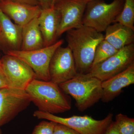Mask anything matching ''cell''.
<instances>
[{
    "label": "cell",
    "instance_id": "cell-22",
    "mask_svg": "<svg viewBox=\"0 0 134 134\" xmlns=\"http://www.w3.org/2000/svg\"><path fill=\"white\" fill-rule=\"evenodd\" d=\"M53 134H80L74 130L65 125L56 123Z\"/></svg>",
    "mask_w": 134,
    "mask_h": 134
},
{
    "label": "cell",
    "instance_id": "cell-7",
    "mask_svg": "<svg viewBox=\"0 0 134 134\" xmlns=\"http://www.w3.org/2000/svg\"><path fill=\"white\" fill-rule=\"evenodd\" d=\"M134 63V44L132 43L103 62L92 66L88 74L102 82L122 72Z\"/></svg>",
    "mask_w": 134,
    "mask_h": 134
},
{
    "label": "cell",
    "instance_id": "cell-11",
    "mask_svg": "<svg viewBox=\"0 0 134 134\" xmlns=\"http://www.w3.org/2000/svg\"><path fill=\"white\" fill-rule=\"evenodd\" d=\"M50 81L60 84L72 79L78 73L72 52L67 46L59 47L51 59L49 68Z\"/></svg>",
    "mask_w": 134,
    "mask_h": 134
},
{
    "label": "cell",
    "instance_id": "cell-26",
    "mask_svg": "<svg viewBox=\"0 0 134 134\" xmlns=\"http://www.w3.org/2000/svg\"><path fill=\"white\" fill-rule=\"evenodd\" d=\"M39 5L41 8L43 9L50 7V0H37Z\"/></svg>",
    "mask_w": 134,
    "mask_h": 134
},
{
    "label": "cell",
    "instance_id": "cell-13",
    "mask_svg": "<svg viewBox=\"0 0 134 134\" xmlns=\"http://www.w3.org/2000/svg\"><path fill=\"white\" fill-rule=\"evenodd\" d=\"M134 83V63L122 72L102 82L103 96L101 100L108 103L123 91L122 90Z\"/></svg>",
    "mask_w": 134,
    "mask_h": 134
},
{
    "label": "cell",
    "instance_id": "cell-4",
    "mask_svg": "<svg viewBox=\"0 0 134 134\" xmlns=\"http://www.w3.org/2000/svg\"><path fill=\"white\" fill-rule=\"evenodd\" d=\"M124 0H114L107 3L103 0H95L87 3L83 18V25L99 32L114 23L122 10Z\"/></svg>",
    "mask_w": 134,
    "mask_h": 134
},
{
    "label": "cell",
    "instance_id": "cell-24",
    "mask_svg": "<svg viewBox=\"0 0 134 134\" xmlns=\"http://www.w3.org/2000/svg\"><path fill=\"white\" fill-rule=\"evenodd\" d=\"M104 134H120L114 121L111 122Z\"/></svg>",
    "mask_w": 134,
    "mask_h": 134
},
{
    "label": "cell",
    "instance_id": "cell-1",
    "mask_svg": "<svg viewBox=\"0 0 134 134\" xmlns=\"http://www.w3.org/2000/svg\"><path fill=\"white\" fill-rule=\"evenodd\" d=\"M66 32L68 46L72 52L77 73L88 74L92 67L96 48L104 36L83 25Z\"/></svg>",
    "mask_w": 134,
    "mask_h": 134
},
{
    "label": "cell",
    "instance_id": "cell-29",
    "mask_svg": "<svg viewBox=\"0 0 134 134\" xmlns=\"http://www.w3.org/2000/svg\"><path fill=\"white\" fill-rule=\"evenodd\" d=\"M0 134H3V132H2V130L1 128H0Z\"/></svg>",
    "mask_w": 134,
    "mask_h": 134
},
{
    "label": "cell",
    "instance_id": "cell-5",
    "mask_svg": "<svg viewBox=\"0 0 134 134\" xmlns=\"http://www.w3.org/2000/svg\"><path fill=\"white\" fill-rule=\"evenodd\" d=\"M33 115L39 119L48 120L65 125L80 134H104L113 121V115L110 113L104 119L97 120L88 115L60 117L38 110L34 113Z\"/></svg>",
    "mask_w": 134,
    "mask_h": 134
},
{
    "label": "cell",
    "instance_id": "cell-28",
    "mask_svg": "<svg viewBox=\"0 0 134 134\" xmlns=\"http://www.w3.org/2000/svg\"><path fill=\"white\" fill-rule=\"evenodd\" d=\"M83 1H85L87 3L90 2L92 1H95V0H83Z\"/></svg>",
    "mask_w": 134,
    "mask_h": 134
},
{
    "label": "cell",
    "instance_id": "cell-19",
    "mask_svg": "<svg viewBox=\"0 0 134 134\" xmlns=\"http://www.w3.org/2000/svg\"><path fill=\"white\" fill-rule=\"evenodd\" d=\"M118 50L104 39L96 48L92 66L107 59Z\"/></svg>",
    "mask_w": 134,
    "mask_h": 134
},
{
    "label": "cell",
    "instance_id": "cell-15",
    "mask_svg": "<svg viewBox=\"0 0 134 134\" xmlns=\"http://www.w3.org/2000/svg\"><path fill=\"white\" fill-rule=\"evenodd\" d=\"M22 27L14 23L0 9V42L7 52L20 50Z\"/></svg>",
    "mask_w": 134,
    "mask_h": 134
},
{
    "label": "cell",
    "instance_id": "cell-3",
    "mask_svg": "<svg viewBox=\"0 0 134 134\" xmlns=\"http://www.w3.org/2000/svg\"><path fill=\"white\" fill-rule=\"evenodd\" d=\"M102 82L88 74H77L68 81L59 84L63 91L74 99L79 111H83L101 99Z\"/></svg>",
    "mask_w": 134,
    "mask_h": 134
},
{
    "label": "cell",
    "instance_id": "cell-9",
    "mask_svg": "<svg viewBox=\"0 0 134 134\" xmlns=\"http://www.w3.org/2000/svg\"><path fill=\"white\" fill-rule=\"evenodd\" d=\"M2 69L10 88L25 90L36 75L29 65L13 55L6 54L0 60Z\"/></svg>",
    "mask_w": 134,
    "mask_h": 134
},
{
    "label": "cell",
    "instance_id": "cell-6",
    "mask_svg": "<svg viewBox=\"0 0 134 134\" xmlns=\"http://www.w3.org/2000/svg\"><path fill=\"white\" fill-rule=\"evenodd\" d=\"M63 43V40H60L51 45L39 49L31 51H9L6 54L13 55L26 63L35 73L36 79L50 81L49 68L51 59L55 51Z\"/></svg>",
    "mask_w": 134,
    "mask_h": 134
},
{
    "label": "cell",
    "instance_id": "cell-8",
    "mask_svg": "<svg viewBox=\"0 0 134 134\" xmlns=\"http://www.w3.org/2000/svg\"><path fill=\"white\" fill-rule=\"evenodd\" d=\"M31 103L25 90L10 87L0 89V128L25 110Z\"/></svg>",
    "mask_w": 134,
    "mask_h": 134
},
{
    "label": "cell",
    "instance_id": "cell-12",
    "mask_svg": "<svg viewBox=\"0 0 134 134\" xmlns=\"http://www.w3.org/2000/svg\"><path fill=\"white\" fill-rule=\"evenodd\" d=\"M0 9L14 23L23 27L38 16L42 8L13 0H0Z\"/></svg>",
    "mask_w": 134,
    "mask_h": 134
},
{
    "label": "cell",
    "instance_id": "cell-14",
    "mask_svg": "<svg viewBox=\"0 0 134 134\" xmlns=\"http://www.w3.org/2000/svg\"><path fill=\"white\" fill-rule=\"evenodd\" d=\"M38 19L44 47L53 44L58 39L57 33L60 22L59 12L54 7L42 9Z\"/></svg>",
    "mask_w": 134,
    "mask_h": 134
},
{
    "label": "cell",
    "instance_id": "cell-23",
    "mask_svg": "<svg viewBox=\"0 0 134 134\" xmlns=\"http://www.w3.org/2000/svg\"><path fill=\"white\" fill-rule=\"evenodd\" d=\"M9 87L7 80L0 66V89Z\"/></svg>",
    "mask_w": 134,
    "mask_h": 134
},
{
    "label": "cell",
    "instance_id": "cell-21",
    "mask_svg": "<svg viewBox=\"0 0 134 134\" xmlns=\"http://www.w3.org/2000/svg\"><path fill=\"white\" fill-rule=\"evenodd\" d=\"M55 124L53 121H42L36 125L31 133L26 134H53Z\"/></svg>",
    "mask_w": 134,
    "mask_h": 134
},
{
    "label": "cell",
    "instance_id": "cell-18",
    "mask_svg": "<svg viewBox=\"0 0 134 134\" xmlns=\"http://www.w3.org/2000/svg\"><path fill=\"white\" fill-rule=\"evenodd\" d=\"M115 23L134 30V0H124L123 8L116 18Z\"/></svg>",
    "mask_w": 134,
    "mask_h": 134
},
{
    "label": "cell",
    "instance_id": "cell-16",
    "mask_svg": "<svg viewBox=\"0 0 134 134\" xmlns=\"http://www.w3.org/2000/svg\"><path fill=\"white\" fill-rule=\"evenodd\" d=\"M104 39L117 50L133 43L134 30L115 23L108 26L105 30Z\"/></svg>",
    "mask_w": 134,
    "mask_h": 134
},
{
    "label": "cell",
    "instance_id": "cell-10",
    "mask_svg": "<svg viewBox=\"0 0 134 134\" xmlns=\"http://www.w3.org/2000/svg\"><path fill=\"white\" fill-rule=\"evenodd\" d=\"M87 3L83 0H56L54 7L60 16L58 38L68 31L83 25V18Z\"/></svg>",
    "mask_w": 134,
    "mask_h": 134
},
{
    "label": "cell",
    "instance_id": "cell-27",
    "mask_svg": "<svg viewBox=\"0 0 134 134\" xmlns=\"http://www.w3.org/2000/svg\"><path fill=\"white\" fill-rule=\"evenodd\" d=\"M56 1V0H50V2H49L50 7H53L54 3H55Z\"/></svg>",
    "mask_w": 134,
    "mask_h": 134
},
{
    "label": "cell",
    "instance_id": "cell-20",
    "mask_svg": "<svg viewBox=\"0 0 134 134\" xmlns=\"http://www.w3.org/2000/svg\"><path fill=\"white\" fill-rule=\"evenodd\" d=\"M115 125L120 134H134V119L120 113L115 116Z\"/></svg>",
    "mask_w": 134,
    "mask_h": 134
},
{
    "label": "cell",
    "instance_id": "cell-25",
    "mask_svg": "<svg viewBox=\"0 0 134 134\" xmlns=\"http://www.w3.org/2000/svg\"><path fill=\"white\" fill-rule=\"evenodd\" d=\"M18 2L26 3L29 5H39V3L37 0H13Z\"/></svg>",
    "mask_w": 134,
    "mask_h": 134
},
{
    "label": "cell",
    "instance_id": "cell-17",
    "mask_svg": "<svg viewBox=\"0 0 134 134\" xmlns=\"http://www.w3.org/2000/svg\"><path fill=\"white\" fill-rule=\"evenodd\" d=\"M38 16L22 27L20 50L31 51L44 47L43 36L39 25Z\"/></svg>",
    "mask_w": 134,
    "mask_h": 134
},
{
    "label": "cell",
    "instance_id": "cell-2",
    "mask_svg": "<svg viewBox=\"0 0 134 134\" xmlns=\"http://www.w3.org/2000/svg\"><path fill=\"white\" fill-rule=\"evenodd\" d=\"M25 90L38 110L51 114L62 113L72 107L69 95L60 88L59 84L51 81L34 79Z\"/></svg>",
    "mask_w": 134,
    "mask_h": 134
}]
</instances>
